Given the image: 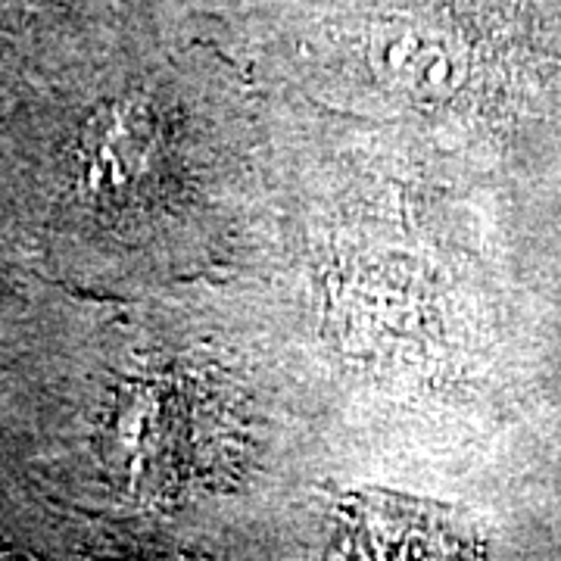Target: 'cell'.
I'll use <instances>...</instances> for the list:
<instances>
[{
  "label": "cell",
  "mask_w": 561,
  "mask_h": 561,
  "mask_svg": "<svg viewBox=\"0 0 561 561\" xmlns=\"http://www.w3.org/2000/svg\"><path fill=\"white\" fill-rule=\"evenodd\" d=\"M62 0H0L3 10H20V13H35V10H50Z\"/></svg>",
  "instance_id": "1"
}]
</instances>
